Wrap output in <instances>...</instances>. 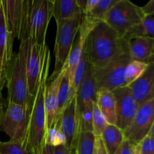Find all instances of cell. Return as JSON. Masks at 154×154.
<instances>
[{
  "label": "cell",
  "instance_id": "cell-1",
  "mask_svg": "<svg viewBox=\"0 0 154 154\" xmlns=\"http://www.w3.org/2000/svg\"><path fill=\"white\" fill-rule=\"evenodd\" d=\"M88 63L98 68L129 54L128 42L105 22L100 23L89 33L84 45Z\"/></svg>",
  "mask_w": 154,
  "mask_h": 154
},
{
  "label": "cell",
  "instance_id": "cell-19",
  "mask_svg": "<svg viewBox=\"0 0 154 154\" xmlns=\"http://www.w3.org/2000/svg\"><path fill=\"white\" fill-rule=\"evenodd\" d=\"M81 14L76 0H53V16L56 22L69 20Z\"/></svg>",
  "mask_w": 154,
  "mask_h": 154
},
{
  "label": "cell",
  "instance_id": "cell-28",
  "mask_svg": "<svg viewBox=\"0 0 154 154\" xmlns=\"http://www.w3.org/2000/svg\"><path fill=\"white\" fill-rule=\"evenodd\" d=\"M142 154H154V138L147 135L139 143Z\"/></svg>",
  "mask_w": 154,
  "mask_h": 154
},
{
  "label": "cell",
  "instance_id": "cell-15",
  "mask_svg": "<svg viewBox=\"0 0 154 154\" xmlns=\"http://www.w3.org/2000/svg\"><path fill=\"white\" fill-rule=\"evenodd\" d=\"M128 87L138 106L154 98V61L149 63L144 73Z\"/></svg>",
  "mask_w": 154,
  "mask_h": 154
},
{
  "label": "cell",
  "instance_id": "cell-14",
  "mask_svg": "<svg viewBox=\"0 0 154 154\" xmlns=\"http://www.w3.org/2000/svg\"><path fill=\"white\" fill-rule=\"evenodd\" d=\"M65 74V68L56 79L47 82L45 92L47 132L58 120V96L60 84Z\"/></svg>",
  "mask_w": 154,
  "mask_h": 154
},
{
  "label": "cell",
  "instance_id": "cell-20",
  "mask_svg": "<svg viewBox=\"0 0 154 154\" xmlns=\"http://www.w3.org/2000/svg\"><path fill=\"white\" fill-rule=\"evenodd\" d=\"M102 141L108 154H114L125 139L123 131L116 125L108 124L101 135Z\"/></svg>",
  "mask_w": 154,
  "mask_h": 154
},
{
  "label": "cell",
  "instance_id": "cell-9",
  "mask_svg": "<svg viewBox=\"0 0 154 154\" xmlns=\"http://www.w3.org/2000/svg\"><path fill=\"white\" fill-rule=\"evenodd\" d=\"M154 121V98L140 105L129 126L123 131L125 138L138 144L148 135Z\"/></svg>",
  "mask_w": 154,
  "mask_h": 154
},
{
  "label": "cell",
  "instance_id": "cell-10",
  "mask_svg": "<svg viewBox=\"0 0 154 154\" xmlns=\"http://www.w3.org/2000/svg\"><path fill=\"white\" fill-rule=\"evenodd\" d=\"M116 102V126L124 131L133 120L138 108L129 87L113 90Z\"/></svg>",
  "mask_w": 154,
  "mask_h": 154
},
{
  "label": "cell",
  "instance_id": "cell-13",
  "mask_svg": "<svg viewBox=\"0 0 154 154\" xmlns=\"http://www.w3.org/2000/svg\"><path fill=\"white\" fill-rule=\"evenodd\" d=\"M6 29L11 40L19 39L23 20V0H1Z\"/></svg>",
  "mask_w": 154,
  "mask_h": 154
},
{
  "label": "cell",
  "instance_id": "cell-29",
  "mask_svg": "<svg viewBox=\"0 0 154 154\" xmlns=\"http://www.w3.org/2000/svg\"><path fill=\"white\" fill-rule=\"evenodd\" d=\"M135 145V144H133L129 140L125 138L114 154H132Z\"/></svg>",
  "mask_w": 154,
  "mask_h": 154
},
{
  "label": "cell",
  "instance_id": "cell-33",
  "mask_svg": "<svg viewBox=\"0 0 154 154\" xmlns=\"http://www.w3.org/2000/svg\"><path fill=\"white\" fill-rule=\"evenodd\" d=\"M7 99H5L3 96L0 97V127H1L3 121H4L6 109H7Z\"/></svg>",
  "mask_w": 154,
  "mask_h": 154
},
{
  "label": "cell",
  "instance_id": "cell-36",
  "mask_svg": "<svg viewBox=\"0 0 154 154\" xmlns=\"http://www.w3.org/2000/svg\"><path fill=\"white\" fill-rule=\"evenodd\" d=\"M6 84V76L5 74H0V97L2 96V90Z\"/></svg>",
  "mask_w": 154,
  "mask_h": 154
},
{
  "label": "cell",
  "instance_id": "cell-30",
  "mask_svg": "<svg viewBox=\"0 0 154 154\" xmlns=\"http://www.w3.org/2000/svg\"><path fill=\"white\" fill-rule=\"evenodd\" d=\"M93 154H108L101 137H96Z\"/></svg>",
  "mask_w": 154,
  "mask_h": 154
},
{
  "label": "cell",
  "instance_id": "cell-25",
  "mask_svg": "<svg viewBox=\"0 0 154 154\" xmlns=\"http://www.w3.org/2000/svg\"><path fill=\"white\" fill-rule=\"evenodd\" d=\"M147 66L148 64L147 63L131 60L125 71V81L126 87L138 80L144 73Z\"/></svg>",
  "mask_w": 154,
  "mask_h": 154
},
{
  "label": "cell",
  "instance_id": "cell-26",
  "mask_svg": "<svg viewBox=\"0 0 154 154\" xmlns=\"http://www.w3.org/2000/svg\"><path fill=\"white\" fill-rule=\"evenodd\" d=\"M108 123L103 114L98 108L95 101L93 105V119H92V126L93 132L96 137H101L102 134L106 129Z\"/></svg>",
  "mask_w": 154,
  "mask_h": 154
},
{
  "label": "cell",
  "instance_id": "cell-8",
  "mask_svg": "<svg viewBox=\"0 0 154 154\" xmlns=\"http://www.w3.org/2000/svg\"><path fill=\"white\" fill-rule=\"evenodd\" d=\"M131 60L130 55L128 54L101 67H92L97 91L102 89L113 91L120 87H126L125 71Z\"/></svg>",
  "mask_w": 154,
  "mask_h": 154
},
{
  "label": "cell",
  "instance_id": "cell-18",
  "mask_svg": "<svg viewBox=\"0 0 154 154\" xmlns=\"http://www.w3.org/2000/svg\"><path fill=\"white\" fill-rule=\"evenodd\" d=\"M96 105L110 125H116V102L113 92L102 89L96 93Z\"/></svg>",
  "mask_w": 154,
  "mask_h": 154
},
{
  "label": "cell",
  "instance_id": "cell-5",
  "mask_svg": "<svg viewBox=\"0 0 154 154\" xmlns=\"http://www.w3.org/2000/svg\"><path fill=\"white\" fill-rule=\"evenodd\" d=\"M81 19L82 14H79L72 19L57 22V35L54 46L55 66L52 75L48 79V82L54 81L58 77L67 62L81 26Z\"/></svg>",
  "mask_w": 154,
  "mask_h": 154
},
{
  "label": "cell",
  "instance_id": "cell-23",
  "mask_svg": "<svg viewBox=\"0 0 154 154\" xmlns=\"http://www.w3.org/2000/svg\"><path fill=\"white\" fill-rule=\"evenodd\" d=\"M65 68V67H63ZM72 84L65 69V74L60 84L58 96V120L71 99Z\"/></svg>",
  "mask_w": 154,
  "mask_h": 154
},
{
  "label": "cell",
  "instance_id": "cell-38",
  "mask_svg": "<svg viewBox=\"0 0 154 154\" xmlns=\"http://www.w3.org/2000/svg\"><path fill=\"white\" fill-rule=\"evenodd\" d=\"M132 154H142L141 151V147H140V144H135L133 149V153Z\"/></svg>",
  "mask_w": 154,
  "mask_h": 154
},
{
  "label": "cell",
  "instance_id": "cell-3",
  "mask_svg": "<svg viewBox=\"0 0 154 154\" xmlns=\"http://www.w3.org/2000/svg\"><path fill=\"white\" fill-rule=\"evenodd\" d=\"M29 40L20 42L17 52L14 53L6 67L8 103L32 106L34 98L29 90L26 72V57Z\"/></svg>",
  "mask_w": 154,
  "mask_h": 154
},
{
  "label": "cell",
  "instance_id": "cell-16",
  "mask_svg": "<svg viewBox=\"0 0 154 154\" xmlns=\"http://www.w3.org/2000/svg\"><path fill=\"white\" fill-rule=\"evenodd\" d=\"M132 60L149 64L154 61V38L138 37L128 42Z\"/></svg>",
  "mask_w": 154,
  "mask_h": 154
},
{
  "label": "cell",
  "instance_id": "cell-27",
  "mask_svg": "<svg viewBox=\"0 0 154 154\" xmlns=\"http://www.w3.org/2000/svg\"><path fill=\"white\" fill-rule=\"evenodd\" d=\"M0 154H35L28 146L17 141H0Z\"/></svg>",
  "mask_w": 154,
  "mask_h": 154
},
{
  "label": "cell",
  "instance_id": "cell-34",
  "mask_svg": "<svg viewBox=\"0 0 154 154\" xmlns=\"http://www.w3.org/2000/svg\"><path fill=\"white\" fill-rule=\"evenodd\" d=\"M99 0H87V4H86L85 9H84V11L83 13V14H88L93 10L95 8V6L96 5V4L98 3ZM82 14V15H83Z\"/></svg>",
  "mask_w": 154,
  "mask_h": 154
},
{
  "label": "cell",
  "instance_id": "cell-39",
  "mask_svg": "<svg viewBox=\"0 0 154 154\" xmlns=\"http://www.w3.org/2000/svg\"><path fill=\"white\" fill-rule=\"evenodd\" d=\"M148 135L149 136L152 137L153 138H154V121H153V125H152V127H151V129H150V132H149Z\"/></svg>",
  "mask_w": 154,
  "mask_h": 154
},
{
  "label": "cell",
  "instance_id": "cell-6",
  "mask_svg": "<svg viewBox=\"0 0 154 154\" xmlns=\"http://www.w3.org/2000/svg\"><path fill=\"white\" fill-rule=\"evenodd\" d=\"M144 17L141 7L129 0H117L107 14L105 23L123 38L130 29L140 23Z\"/></svg>",
  "mask_w": 154,
  "mask_h": 154
},
{
  "label": "cell",
  "instance_id": "cell-12",
  "mask_svg": "<svg viewBox=\"0 0 154 154\" xmlns=\"http://www.w3.org/2000/svg\"><path fill=\"white\" fill-rule=\"evenodd\" d=\"M44 48L29 40L26 57V72L29 90L34 98L38 86L42 66V54Z\"/></svg>",
  "mask_w": 154,
  "mask_h": 154
},
{
  "label": "cell",
  "instance_id": "cell-11",
  "mask_svg": "<svg viewBox=\"0 0 154 154\" xmlns=\"http://www.w3.org/2000/svg\"><path fill=\"white\" fill-rule=\"evenodd\" d=\"M61 132L66 139V147L75 148L78 135L76 96L72 97L59 118Z\"/></svg>",
  "mask_w": 154,
  "mask_h": 154
},
{
  "label": "cell",
  "instance_id": "cell-7",
  "mask_svg": "<svg viewBox=\"0 0 154 154\" xmlns=\"http://www.w3.org/2000/svg\"><path fill=\"white\" fill-rule=\"evenodd\" d=\"M32 107L8 103L4 121L0 127L11 141L27 145Z\"/></svg>",
  "mask_w": 154,
  "mask_h": 154
},
{
  "label": "cell",
  "instance_id": "cell-40",
  "mask_svg": "<svg viewBox=\"0 0 154 154\" xmlns=\"http://www.w3.org/2000/svg\"><path fill=\"white\" fill-rule=\"evenodd\" d=\"M0 2H1V0H0Z\"/></svg>",
  "mask_w": 154,
  "mask_h": 154
},
{
  "label": "cell",
  "instance_id": "cell-22",
  "mask_svg": "<svg viewBox=\"0 0 154 154\" xmlns=\"http://www.w3.org/2000/svg\"><path fill=\"white\" fill-rule=\"evenodd\" d=\"M138 37L154 38V17H145L140 23L130 29L123 36V38L129 42Z\"/></svg>",
  "mask_w": 154,
  "mask_h": 154
},
{
  "label": "cell",
  "instance_id": "cell-32",
  "mask_svg": "<svg viewBox=\"0 0 154 154\" xmlns=\"http://www.w3.org/2000/svg\"><path fill=\"white\" fill-rule=\"evenodd\" d=\"M141 8L144 17H152L154 14V0H150Z\"/></svg>",
  "mask_w": 154,
  "mask_h": 154
},
{
  "label": "cell",
  "instance_id": "cell-35",
  "mask_svg": "<svg viewBox=\"0 0 154 154\" xmlns=\"http://www.w3.org/2000/svg\"><path fill=\"white\" fill-rule=\"evenodd\" d=\"M54 146L51 144L45 143V145L41 150V152L39 154H54Z\"/></svg>",
  "mask_w": 154,
  "mask_h": 154
},
{
  "label": "cell",
  "instance_id": "cell-24",
  "mask_svg": "<svg viewBox=\"0 0 154 154\" xmlns=\"http://www.w3.org/2000/svg\"><path fill=\"white\" fill-rule=\"evenodd\" d=\"M96 138L93 132H79L75 146L76 154H93Z\"/></svg>",
  "mask_w": 154,
  "mask_h": 154
},
{
  "label": "cell",
  "instance_id": "cell-21",
  "mask_svg": "<svg viewBox=\"0 0 154 154\" xmlns=\"http://www.w3.org/2000/svg\"><path fill=\"white\" fill-rule=\"evenodd\" d=\"M117 1V0H99L94 8L90 13L83 14L82 18L95 26L105 22L107 14Z\"/></svg>",
  "mask_w": 154,
  "mask_h": 154
},
{
  "label": "cell",
  "instance_id": "cell-37",
  "mask_svg": "<svg viewBox=\"0 0 154 154\" xmlns=\"http://www.w3.org/2000/svg\"><path fill=\"white\" fill-rule=\"evenodd\" d=\"M76 2L78 4V7H79L80 10H81V14H83L84 9H85L86 4H87V0H76Z\"/></svg>",
  "mask_w": 154,
  "mask_h": 154
},
{
  "label": "cell",
  "instance_id": "cell-17",
  "mask_svg": "<svg viewBox=\"0 0 154 154\" xmlns=\"http://www.w3.org/2000/svg\"><path fill=\"white\" fill-rule=\"evenodd\" d=\"M14 41L7 32L4 12L0 2V74L5 75L7 65L13 55Z\"/></svg>",
  "mask_w": 154,
  "mask_h": 154
},
{
  "label": "cell",
  "instance_id": "cell-31",
  "mask_svg": "<svg viewBox=\"0 0 154 154\" xmlns=\"http://www.w3.org/2000/svg\"><path fill=\"white\" fill-rule=\"evenodd\" d=\"M54 154H76L75 148H68L65 145H58L54 147Z\"/></svg>",
  "mask_w": 154,
  "mask_h": 154
},
{
  "label": "cell",
  "instance_id": "cell-4",
  "mask_svg": "<svg viewBox=\"0 0 154 154\" xmlns=\"http://www.w3.org/2000/svg\"><path fill=\"white\" fill-rule=\"evenodd\" d=\"M23 20L18 40H30L44 48L47 29L53 17V0H23Z\"/></svg>",
  "mask_w": 154,
  "mask_h": 154
},
{
  "label": "cell",
  "instance_id": "cell-2",
  "mask_svg": "<svg viewBox=\"0 0 154 154\" xmlns=\"http://www.w3.org/2000/svg\"><path fill=\"white\" fill-rule=\"evenodd\" d=\"M50 63L51 52L46 45L42 54V66L38 86L32 106L27 138V146L35 154L40 153L41 150L46 141L47 123L45 107V92L48 79Z\"/></svg>",
  "mask_w": 154,
  "mask_h": 154
}]
</instances>
